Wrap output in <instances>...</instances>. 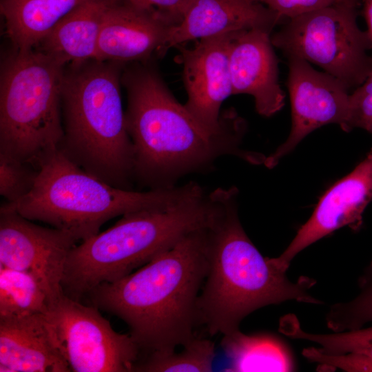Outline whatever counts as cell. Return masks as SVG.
Returning <instances> with one entry per match:
<instances>
[{
  "label": "cell",
  "instance_id": "1",
  "mask_svg": "<svg viewBox=\"0 0 372 372\" xmlns=\"http://www.w3.org/2000/svg\"><path fill=\"white\" fill-rule=\"evenodd\" d=\"M149 63H125L121 74L134 182L150 189L174 187L178 178L207 169L225 155L264 164V154L240 147L247 125L236 112L223 130L209 133L177 101Z\"/></svg>",
  "mask_w": 372,
  "mask_h": 372
},
{
  "label": "cell",
  "instance_id": "2",
  "mask_svg": "<svg viewBox=\"0 0 372 372\" xmlns=\"http://www.w3.org/2000/svg\"><path fill=\"white\" fill-rule=\"evenodd\" d=\"M209 227L189 234L138 270L96 287L85 298L125 322L140 356L176 350L196 335Z\"/></svg>",
  "mask_w": 372,
  "mask_h": 372
},
{
  "label": "cell",
  "instance_id": "3",
  "mask_svg": "<svg viewBox=\"0 0 372 372\" xmlns=\"http://www.w3.org/2000/svg\"><path fill=\"white\" fill-rule=\"evenodd\" d=\"M238 195L236 187L225 189L221 211L207 229V271L197 311L198 325L211 336L239 330L246 316L268 305L322 304L310 293L316 280L302 276L291 280L258 251L241 225Z\"/></svg>",
  "mask_w": 372,
  "mask_h": 372
},
{
  "label": "cell",
  "instance_id": "4",
  "mask_svg": "<svg viewBox=\"0 0 372 372\" xmlns=\"http://www.w3.org/2000/svg\"><path fill=\"white\" fill-rule=\"evenodd\" d=\"M221 207L218 189L207 193L190 182L183 195L164 205L123 215L112 227L71 249L63 292L81 302L96 287L121 279L189 234L210 227Z\"/></svg>",
  "mask_w": 372,
  "mask_h": 372
},
{
  "label": "cell",
  "instance_id": "5",
  "mask_svg": "<svg viewBox=\"0 0 372 372\" xmlns=\"http://www.w3.org/2000/svg\"><path fill=\"white\" fill-rule=\"evenodd\" d=\"M125 64L92 59L65 67L58 149L110 185L133 190L134 151L121 94Z\"/></svg>",
  "mask_w": 372,
  "mask_h": 372
},
{
  "label": "cell",
  "instance_id": "6",
  "mask_svg": "<svg viewBox=\"0 0 372 372\" xmlns=\"http://www.w3.org/2000/svg\"><path fill=\"white\" fill-rule=\"evenodd\" d=\"M32 190L6 203L24 218L48 223L83 241L118 216L164 205L183 195L188 184L136 192L115 187L88 173L58 149L38 163Z\"/></svg>",
  "mask_w": 372,
  "mask_h": 372
},
{
  "label": "cell",
  "instance_id": "7",
  "mask_svg": "<svg viewBox=\"0 0 372 372\" xmlns=\"http://www.w3.org/2000/svg\"><path fill=\"white\" fill-rule=\"evenodd\" d=\"M65 65L44 52L12 47L0 73V152L37 167L63 136Z\"/></svg>",
  "mask_w": 372,
  "mask_h": 372
},
{
  "label": "cell",
  "instance_id": "8",
  "mask_svg": "<svg viewBox=\"0 0 372 372\" xmlns=\"http://www.w3.org/2000/svg\"><path fill=\"white\" fill-rule=\"evenodd\" d=\"M360 0L339 3L287 19L271 37L274 47L320 67L349 90L362 85L372 72L367 31L357 21Z\"/></svg>",
  "mask_w": 372,
  "mask_h": 372
},
{
  "label": "cell",
  "instance_id": "9",
  "mask_svg": "<svg viewBox=\"0 0 372 372\" xmlns=\"http://www.w3.org/2000/svg\"><path fill=\"white\" fill-rule=\"evenodd\" d=\"M45 317L71 371L133 372L138 347L129 333L115 331L96 307L63 293Z\"/></svg>",
  "mask_w": 372,
  "mask_h": 372
},
{
  "label": "cell",
  "instance_id": "10",
  "mask_svg": "<svg viewBox=\"0 0 372 372\" xmlns=\"http://www.w3.org/2000/svg\"><path fill=\"white\" fill-rule=\"evenodd\" d=\"M287 86L291 109V127L287 140L264 165L275 167L280 160L315 130L338 124L347 130L349 114V89L337 78L313 69L304 59L287 57Z\"/></svg>",
  "mask_w": 372,
  "mask_h": 372
},
{
  "label": "cell",
  "instance_id": "11",
  "mask_svg": "<svg viewBox=\"0 0 372 372\" xmlns=\"http://www.w3.org/2000/svg\"><path fill=\"white\" fill-rule=\"evenodd\" d=\"M77 240L69 233L34 224L5 203L0 208V267L29 272L53 300L63 293L65 264Z\"/></svg>",
  "mask_w": 372,
  "mask_h": 372
},
{
  "label": "cell",
  "instance_id": "12",
  "mask_svg": "<svg viewBox=\"0 0 372 372\" xmlns=\"http://www.w3.org/2000/svg\"><path fill=\"white\" fill-rule=\"evenodd\" d=\"M240 32L200 39L192 48H179L187 94L184 105L211 134L223 130L236 112L229 110L220 114V110L223 101L233 94L229 52Z\"/></svg>",
  "mask_w": 372,
  "mask_h": 372
},
{
  "label": "cell",
  "instance_id": "13",
  "mask_svg": "<svg viewBox=\"0 0 372 372\" xmlns=\"http://www.w3.org/2000/svg\"><path fill=\"white\" fill-rule=\"evenodd\" d=\"M371 201L372 147L353 171L324 193L285 251L271 261L287 271L293 258L311 244L343 227L358 230Z\"/></svg>",
  "mask_w": 372,
  "mask_h": 372
},
{
  "label": "cell",
  "instance_id": "14",
  "mask_svg": "<svg viewBox=\"0 0 372 372\" xmlns=\"http://www.w3.org/2000/svg\"><path fill=\"white\" fill-rule=\"evenodd\" d=\"M171 26L149 12L110 0L103 14L96 59L123 63L163 56Z\"/></svg>",
  "mask_w": 372,
  "mask_h": 372
},
{
  "label": "cell",
  "instance_id": "15",
  "mask_svg": "<svg viewBox=\"0 0 372 372\" xmlns=\"http://www.w3.org/2000/svg\"><path fill=\"white\" fill-rule=\"evenodd\" d=\"M270 34L262 30L241 31L234 39L229 52L233 94L251 95L256 112L266 117L285 105Z\"/></svg>",
  "mask_w": 372,
  "mask_h": 372
},
{
  "label": "cell",
  "instance_id": "16",
  "mask_svg": "<svg viewBox=\"0 0 372 372\" xmlns=\"http://www.w3.org/2000/svg\"><path fill=\"white\" fill-rule=\"evenodd\" d=\"M282 19L258 1L187 0L181 22L170 30L165 53L189 41L233 32L262 30L271 33Z\"/></svg>",
  "mask_w": 372,
  "mask_h": 372
},
{
  "label": "cell",
  "instance_id": "17",
  "mask_svg": "<svg viewBox=\"0 0 372 372\" xmlns=\"http://www.w3.org/2000/svg\"><path fill=\"white\" fill-rule=\"evenodd\" d=\"M0 371H71L45 314L0 319Z\"/></svg>",
  "mask_w": 372,
  "mask_h": 372
},
{
  "label": "cell",
  "instance_id": "18",
  "mask_svg": "<svg viewBox=\"0 0 372 372\" xmlns=\"http://www.w3.org/2000/svg\"><path fill=\"white\" fill-rule=\"evenodd\" d=\"M110 0H86L64 17L34 48L66 66L96 59Z\"/></svg>",
  "mask_w": 372,
  "mask_h": 372
},
{
  "label": "cell",
  "instance_id": "19",
  "mask_svg": "<svg viewBox=\"0 0 372 372\" xmlns=\"http://www.w3.org/2000/svg\"><path fill=\"white\" fill-rule=\"evenodd\" d=\"M86 0H0L12 46L34 48L68 14Z\"/></svg>",
  "mask_w": 372,
  "mask_h": 372
},
{
  "label": "cell",
  "instance_id": "20",
  "mask_svg": "<svg viewBox=\"0 0 372 372\" xmlns=\"http://www.w3.org/2000/svg\"><path fill=\"white\" fill-rule=\"evenodd\" d=\"M221 347L230 360L226 371H292L295 364L285 342L270 333L223 335Z\"/></svg>",
  "mask_w": 372,
  "mask_h": 372
},
{
  "label": "cell",
  "instance_id": "21",
  "mask_svg": "<svg viewBox=\"0 0 372 372\" xmlns=\"http://www.w3.org/2000/svg\"><path fill=\"white\" fill-rule=\"evenodd\" d=\"M279 331L296 340L316 344V349L327 355L350 353L345 360V368L351 372H372V325L360 329L313 333L304 331L294 314H287L280 320Z\"/></svg>",
  "mask_w": 372,
  "mask_h": 372
},
{
  "label": "cell",
  "instance_id": "22",
  "mask_svg": "<svg viewBox=\"0 0 372 372\" xmlns=\"http://www.w3.org/2000/svg\"><path fill=\"white\" fill-rule=\"evenodd\" d=\"M53 298L33 274L0 267V319L45 314Z\"/></svg>",
  "mask_w": 372,
  "mask_h": 372
},
{
  "label": "cell",
  "instance_id": "23",
  "mask_svg": "<svg viewBox=\"0 0 372 372\" xmlns=\"http://www.w3.org/2000/svg\"><path fill=\"white\" fill-rule=\"evenodd\" d=\"M183 349L152 352L139 357L133 372H209L212 371L214 343L196 335L183 345Z\"/></svg>",
  "mask_w": 372,
  "mask_h": 372
},
{
  "label": "cell",
  "instance_id": "24",
  "mask_svg": "<svg viewBox=\"0 0 372 372\" xmlns=\"http://www.w3.org/2000/svg\"><path fill=\"white\" fill-rule=\"evenodd\" d=\"M358 287L352 299L331 304L327 312L326 324L333 332L360 329L372 322V260L359 277Z\"/></svg>",
  "mask_w": 372,
  "mask_h": 372
},
{
  "label": "cell",
  "instance_id": "25",
  "mask_svg": "<svg viewBox=\"0 0 372 372\" xmlns=\"http://www.w3.org/2000/svg\"><path fill=\"white\" fill-rule=\"evenodd\" d=\"M39 169L30 163L21 161L0 152V194L6 203H14L33 188Z\"/></svg>",
  "mask_w": 372,
  "mask_h": 372
},
{
  "label": "cell",
  "instance_id": "26",
  "mask_svg": "<svg viewBox=\"0 0 372 372\" xmlns=\"http://www.w3.org/2000/svg\"><path fill=\"white\" fill-rule=\"evenodd\" d=\"M355 128L372 134V72L349 96V114L346 132Z\"/></svg>",
  "mask_w": 372,
  "mask_h": 372
},
{
  "label": "cell",
  "instance_id": "27",
  "mask_svg": "<svg viewBox=\"0 0 372 372\" xmlns=\"http://www.w3.org/2000/svg\"><path fill=\"white\" fill-rule=\"evenodd\" d=\"M149 12L171 26L178 25L183 17L187 0H114Z\"/></svg>",
  "mask_w": 372,
  "mask_h": 372
},
{
  "label": "cell",
  "instance_id": "28",
  "mask_svg": "<svg viewBox=\"0 0 372 372\" xmlns=\"http://www.w3.org/2000/svg\"><path fill=\"white\" fill-rule=\"evenodd\" d=\"M282 19L293 18L344 0H257Z\"/></svg>",
  "mask_w": 372,
  "mask_h": 372
},
{
  "label": "cell",
  "instance_id": "29",
  "mask_svg": "<svg viewBox=\"0 0 372 372\" xmlns=\"http://www.w3.org/2000/svg\"><path fill=\"white\" fill-rule=\"evenodd\" d=\"M362 3L364 17L367 25V32L372 45V0H360Z\"/></svg>",
  "mask_w": 372,
  "mask_h": 372
},
{
  "label": "cell",
  "instance_id": "30",
  "mask_svg": "<svg viewBox=\"0 0 372 372\" xmlns=\"http://www.w3.org/2000/svg\"><path fill=\"white\" fill-rule=\"evenodd\" d=\"M251 1H258L257 0H251Z\"/></svg>",
  "mask_w": 372,
  "mask_h": 372
}]
</instances>
